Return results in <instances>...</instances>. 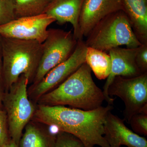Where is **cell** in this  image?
Listing matches in <instances>:
<instances>
[{
	"mask_svg": "<svg viewBox=\"0 0 147 147\" xmlns=\"http://www.w3.org/2000/svg\"><path fill=\"white\" fill-rule=\"evenodd\" d=\"M14 0H0V25L15 19Z\"/></svg>",
	"mask_w": 147,
	"mask_h": 147,
	"instance_id": "cell-18",
	"label": "cell"
},
{
	"mask_svg": "<svg viewBox=\"0 0 147 147\" xmlns=\"http://www.w3.org/2000/svg\"><path fill=\"white\" fill-rule=\"evenodd\" d=\"M84 0H51L44 13L55 18L58 24L69 23L73 28V35L80 39L79 21Z\"/></svg>",
	"mask_w": 147,
	"mask_h": 147,
	"instance_id": "cell-13",
	"label": "cell"
},
{
	"mask_svg": "<svg viewBox=\"0 0 147 147\" xmlns=\"http://www.w3.org/2000/svg\"><path fill=\"white\" fill-rule=\"evenodd\" d=\"M2 51L1 42V36H0V80L1 79L2 76Z\"/></svg>",
	"mask_w": 147,
	"mask_h": 147,
	"instance_id": "cell-23",
	"label": "cell"
},
{
	"mask_svg": "<svg viewBox=\"0 0 147 147\" xmlns=\"http://www.w3.org/2000/svg\"><path fill=\"white\" fill-rule=\"evenodd\" d=\"M135 61L141 73H147V44H142L138 47Z\"/></svg>",
	"mask_w": 147,
	"mask_h": 147,
	"instance_id": "cell-21",
	"label": "cell"
},
{
	"mask_svg": "<svg viewBox=\"0 0 147 147\" xmlns=\"http://www.w3.org/2000/svg\"><path fill=\"white\" fill-rule=\"evenodd\" d=\"M51 0H14L15 17L36 16L44 13Z\"/></svg>",
	"mask_w": 147,
	"mask_h": 147,
	"instance_id": "cell-16",
	"label": "cell"
},
{
	"mask_svg": "<svg viewBox=\"0 0 147 147\" xmlns=\"http://www.w3.org/2000/svg\"><path fill=\"white\" fill-rule=\"evenodd\" d=\"M86 62L98 79L104 80L110 75L112 61L110 55L105 52L87 47Z\"/></svg>",
	"mask_w": 147,
	"mask_h": 147,
	"instance_id": "cell-15",
	"label": "cell"
},
{
	"mask_svg": "<svg viewBox=\"0 0 147 147\" xmlns=\"http://www.w3.org/2000/svg\"><path fill=\"white\" fill-rule=\"evenodd\" d=\"M1 97H0V109H1Z\"/></svg>",
	"mask_w": 147,
	"mask_h": 147,
	"instance_id": "cell-25",
	"label": "cell"
},
{
	"mask_svg": "<svg viewBox=\"0 0 147 147\" xmlns=\"http://www.w3.org/2000/svg\"><path fill=\"white\" fill-rule=\"evenodd\" d=\"M91 71L85 63L57 88L41 96L37 100L38 105H68L86 111L101 107L105 97L93 80Z\"/></svg>",
	"mask_w": 147,
	"mask_h": 147,
	"instance_id": "cell-2",
	"label": "cell"
},
{
	"mask_svg": "<svg viewBox=\"0 0 147 147\" xmlns=\"http://www.w3.org/2000/svg\"><path fill=\"white\" fill-rule=\"evenodd\" d=\"M18 147H50L49 142L40 129L28 123L21 137Z\"/></svg>",
	"mask_w": 147,
	"mask_h": 147,
	"instance_id": "cell-17",
	"label": "cell"
},
{
	"mask_svg": "<svg viewBox=\"0 0 147 147\" xmlns=\"http://www.w3.org/2000/svg\"><path fill=\"white\" fill-rule=\"evenodd\" d=\"M53 147H84V145L72 134L60 131L54 141Z\"/></svg>",
	"mask_w": 147,
	"mask_h": 147,
	"instance_id": "cell-19",
	"label": "cell"
},
{
	"mask_svg": "<svg viewBox=\"0 0 147 147\" xmlns=\"http://www.w3.org/2000/svg\"><path fill=\"white\" fill-rule=\"evenodd\" d=\"M138 47L123 48L119 47L109 51L112 61V68L102 91L105 100L108 105H113L115 100L109 96L108 92L109 86L115 77L117 76L134 77L142 74L135 61Z\"/></svg>",
	"mask_w": 147,
	"mask_h": 147,
	"instance_id": "cell-10",
	"label": "cell"
},
{
	"mask_svg": "<svg viewBox=\"0 0 147 147\" xmlns=\"http://www.w3.org/2000/svg\"><path fill=\"white\" fill-rule=\"evenodd\" d=\"M86 37L85 42L87 47L104 52L121 45L134 48L142 45L123 10L116 11L103 18Z\"/></svg>",
	"mask_w": 147,
	"mask_h": 147,
	"instance_id": "cell-4",
	"label": "cell"
},
{
	"mask_svg": "<svg viewBox=\"0 0 147 147\" xmlns=\"http://www.w3.org/2000/svg\"><path fill=\"white\" fill-rule=\"evenodd\" d=\"M134 131L147 135V113H139L132 116L129 123Z\"/></svg>",
	"mask_w": 147,
	"mask_h": 147,
	"instance_id": "cell-20",
	"label": "cell"
},
{
	"mask_svg": "<svg viewBox=\"0 0 147 147\" xmlns=\"http://www.w3.org/2000/svg\"><path fill=\"white\" fill-rule=\"evenodd\" d=\"M122 1L134 34L142 44H147V0Z\"/></svg>",
	"mask_w": 147,
	"mask_h": 147,
	"instance_id": "cell-14",
	"label": "cell"
},
{
	"mask_svg": "<svg viewBox=\"0 0 147 147\" xmlns=\"http://www.w3.org/2000/svg\"><path fill=\"white\" fill-rule=\"evenodd\" d=\"M55 21V18L45 13L16 18L0 25V36L42 43L47 36V28Z\"/></svg>",
	"mask_w": 147,
	"mask_h": 147,
	"instance_id": "cell-9",
	"label": "cell"
},
{
	"mask_svg": "<svg viewBox=\"0 0 147 147\" xmlns=\"http://www.w3.org/2000/svg\"><path fill=\"white\" fill-rule=\"evenodd\" d=\"M109 96H116L124 102V120L129 123L132 116L147 113V73L134 77H115L108 89Z\"/></svg>",
	"mask_w": 147,
	"mask_h": 147,
	"instance_id": "cell-7",
	"label": "cell"
},
{
	"mask_svg": "<svg viewBox=\"0 0 147 147\" xmlns=\"http://www.w3.org/2000/svg\"><path fill=\"white\" fill-rule=\"evenodd\" d=\"M2 76L7 90L21 75L32 82L40 60L42 43L1 36Z\"/></svg>",
	"mask_w": 147,
	"mask_h": 147,
	"instance_id": "cell-3",
	"label": "cell"
},
{
	"mask_svg": "<svg viewBox=\"0 0 147 147\" xmlns=\"http://www.w3.org/2000/svg\"><path fill=\"white\" fill-rule=\"evenodd\" d=\"M6 114L0 109V147H3L9 142L7 131Z\"/></svg>",
	"mask_w": 147,
	"mask_h": 147,
	"instance_id": "cell-22",
	"label": "cell"
},
{
	"mask_svg": "<svg viewBox=\"0 0 147 147\" xmlns=\"http://www.w3.org/2000/svg\"><path fill=\"white\" fill-rule=\"evenodd\" d=\"M113 107L108 105L91 110L63 105H38L32 118L34 121L57 127L60 131L78 138L84 147H110L104 137V124Z\"/></svg>",
	"mask_w": 147,
	"mask_h": 147,
	"instance_id": "cell-1",
	"label": "cell"
},
{
	"mask_svg": "<svg viewBox=\"0 0 147 147\" xmlns=\"http://www.w3.org/2000/svg\"><path fill=\"white\" fill-rule=\"evenodd\" d=\"M29 80L21 75L4 98L9 131L11 139L18 146L25 127L32 118L36 108L29 99L27 86Z\"/></svg>",
	"mask_w": 147,
	"mask_h": 147,
	"instance_id": "cell-5",
	"label": "cell"
},
{
	"mask_svg": "<svg viewBox=\"0 0 147 147\" xmlns=\"http://www.w3.org/2000/svg\"><path fill=\"white\" fill-rule=\"evenodd\" d=\"M3 147H18V146L12 139H11L7 144Z\"/></svg>",
	"mask_w": 147,
	"mask_h": 147,
	"instance_id": "cell-24",
	"label": "cell"
},
{
	"mask_svg": "<svg viewBox=\"0 0 147 147\" xmlns=\"http://www.w3.org/2000/svg\"><path fill=\"white\" fill-rule=\"evenodd\" d=\"M120 10L123 11L122 0H84L79 18L80 39L103 18Z\"/></svg>",
	"mask_w": 147,
	"mask_h": 147,
	"instance_id": "cell-11",
	"label": "cell"
},
{
	"mask_svg": "<svg viewBox=\"0 0 147 147\" xmlns=\"http://www.w3.org/2000/svg\"><path fill=\"white\" fill-rule=\"evenodd\" d=\"M87 49L83 39L78 40L74 51L66 60L51 69L39 83L29 88V97L37 100L42 95L64 82L86 63Z\"/></svg>",
	"mask_w": 147,
	"mask_h": 147,
	"instance_id": "cell-8",
	"label": "cell"
},
{
	"mask_svg": "<svg viewBox=\"0 0 147 147\" xmlns=\"http://www.w3.org/2000/svg\"><path fill=\"white\" fill-rule=\"evenodd\" d=\"M104 137L110 147H147L144 137L133 132L125 125L124 120L108 113L104 124Z\"/></svg>",
	"mask_w": 147,
	"mask_h": 147,
	"instance_id": "cell-12",
	"label": "cell"
},
{
	"mask_svg": "<svg viewBox=\"0 0 147 147\" xmlns=\"http://www.w3.org/2000/svg\"><path fill=\"white\" fill-rule=\"evenodd\" d=\"M77 40L71 31L59 29L48 30L42 50L32 85H36L55 67L63 62L73 53Z\"/></svg>",
	"mask_w": 147,
	"mask_h": 147,
	"instance_id": "cell-6",
	"label": "cell"
}]
</instances>
